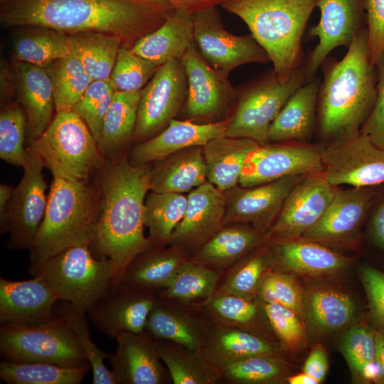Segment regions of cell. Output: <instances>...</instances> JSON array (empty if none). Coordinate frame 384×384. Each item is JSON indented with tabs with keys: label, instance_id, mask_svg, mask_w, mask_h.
Segmentation results:
<instances>
[{
	"label": "cell",
	"instance_id": "34",
	"mask_svg": "<svg viewBox=\"0 0 384 384\" xmlns=\"http://www.w3.org/2000/svg\"><path fill=\"white\" fill-rule=\"evenodd\" d=\"M152 170L150 191L183 193L206 183V166L202 146L181 150Z\"/></svg>",
	"mask_w": 384,
	"mask_h": 384
},
{
	"label": "cell",
	"instance_id": "17",
	"mask_svg": "<svg viewBox=\"0 0 384 384\" xmlns=\"http://www.w3.org/2000/svg\"><path fill=\"white\" fill-rule=\"evenodd\" d=\"M181 60L188 85L184 103L186 120L206 123L222 121L220 116L237 98L236 89L227 76L215 70L203 59L194 41Z\"/></svg>",
	"mask_w": 384,
	"mask_h": 384
},
{
	"label": "cell",
	"instance_id": "21",
	"mask_svg": "<svg viewBox=\"0 0 384 384\" xmlns=\"http://www.w3.org/2000/svg\"><path fill=\"white\" fill-rule=\"evenodd\" d=\"M184 216L174 231L169 245L189 254L197 250L223 226L225 213V193L210 182L193 189L187 196Z\"/></svg>",
	"mask_w": 384,
	"mask_h": 384
},
{
	"label": "cell",
	"instance_id": "14",
	"mask_svg": "<svg viewBox=\"0 0 384 384\" xmlns=\"http://www.w3.org/2000/svg\"><path fill=\"white\" fill-rule=\"evenodd\" d=\"M337 189L322 172L304 177L287 196L265 241L274 245L301 238L321 218Z\"/></svg>",
	"mask_w": 384,
	"mask_h": 384
},
{
	"label": "cell",
	"instance_id": "53",
	"mask_svg": "<svg viewBox=\"0 0 384 384\" xmlns=\"http://www.w3.org/2000/svg\"><path fill=\"white\" fill-rule=\"evenodd\" d=\"M263 308L270 328L284 346L294 349L304 343V329L295 311L275 303H263Z\"/></svg>",
	"mask_w": 384,
	"mask_h": 384
},
{
	"label": "cell",
	"instance_id": "28",
	"mask_svg": "<svg viewBox=\"0 0 384 384\" xmlns=\"http://www.w3.org/2000/svg\"><path fill=\"white\" fill-rule=\"evenodd\" d=\"M193 41V15L174 11L159 27L139 38L132 50L159 67L181 59Z\"/></svg>",
	"mask_w": 384,
	"mask_h": 384
},
{
	"label": "cell",
	"instance_id": "51",
	"mask_svg": "<svg viewBox=\"0 0 384 384\" xmlns=\"http://www.w3.org/2000/svg\"><path fill=\"white\" fill-rule=\"evenodd\" d=\"M117 91L110 79L93 80L71 110L86 123L97 142Z\"/></svg>",
	"mask_w": 384,
	"mask_h": 384
},
{
	"label": "cell",
	"instance_id": "35",
	"mask_svg": "<svg viewBox=\"0 0 384 384\" xmlns=\"http://www.w3.org/2000/svg\"><path fill=\"white\" fill-rule=\"evenodd\" d=\"M160 358L174 384L220 383L218 368L202 349L189 348L180 343L155 339Z\"/></svg>",
	"mask_w": 384,
	"mask_h": 384
},
{
	"label": "cell",
	"instance_id": "50",
	"mask_svg": "<svg viewBox=\"0 0 384 384\" xmlns=\"http://www.w3.org/2000/svg\"><path fill=\"white\" fill-rule=\"evenodd\" d=\"M158 68L159 66L122 44L110 79L117 91L138 92L146 86Z\"/></svg>",
	"mask_w": 384,
	"mask_h": 384
},
{
	"label": "cell",
	"instance_id": "48",
	"mask_svg": "<svg viewBox=\"0 0 384 384\" xmlns=\"http://www.w3.org/2000/svg\"><path fill=\"white\" fill-rule=\"evenodd\" d=\"M27 120L18 100L4 106L0 113V157L9 164L22 166L27 149Z\"/></svg>",
	"mask_w": 384,
	"mask_h": 384
},
{
	"label": "cell",
	"instance_id": "9",
	"mask_svg": "<svg viewBox=\"0 0 384 384\" xmlns=\"http://www.w3.org/2000/svg\"><path fill=\"white\" fill-rule=\"evenodd\" d=\"M306 82L302 65L284 82L272 70L236 89V107L225 136L267 144L271 124L291 95Z\"/></svg>",
	"mask_w": 384,
	"mask_h": 384
},
{
	"label": "cell",
	"instance_id": "25",
	"mask_svg": "<svg viewBox=\"0 0 384 384\" xmlns=\"http://www.w3.org/2000/svg\"><path fill=\"white\" fill-rule=\"evenodd\" d=\"M12 67L18 102L26 117L29 144L43 134L54 117L52 82L45 68L14 60Z\"/></svg>",
	"mask_w": 384,
	"mask_h": 384
},
{
	"label": "cell",
	"instance_id": "36",
	"mask_svg": "<svg viewBox=\"0 0 384 384\" xmlns=\"http://www.w3.org/2000/svg\"><path fill=\"white\" fill-rule=\"evenodd\" d=\"M142 90L117 91L103 120L97 144L105 159L121 154V150L132 140L135 129Z\"/></svg>",
	"mask_w": 384,
	"mask_h": 384
},
{
	"label": "cell",
	"instance_id": "40",
	"mask_svg": "<svg viewBox=\"0 0 384 384\" xmlns=\"http://www.w3.org/2000/svg\"><path fill=\"white\" fill-rule=\"evenodd\" d=\"M221 275L220 272L191 258L158 295L182 302H202L215 292Z\"/></svg>",
	"mask_w": 384,
	"mask_h": 384
},
{
	"label": "cell",
	"instance_id": "10",
	"mask_svg": "<svg viewBox=\"0 0 384 384\" xmlns=\"http://www.w3.org/2000/svg\"><path fill=\"white\" fill-rule=\"evenodd\" d=\"M23 174L14 188L4 216L0 219L1 233H9L11 250H30L43 220L48 202L47 184L40 157L27 147Z\"/></svg>",
	"mask_w": 384,
	"mask_h": 384
},
{
	"label": "cell",
	"instance_id": "3",
	"mask_svg": "<svg viewBox=\"0 0 384 384\" xmlns=\"http://www.w3.org/2000/svg\"><path fill=\"white\" fill-rule=\"evenodd\" d=\"M317 102V127L330 141L361 132L376 99L377 73L368 50L367 28L353 39L344 56L323 63Z\"/></svg>",
	"mask_w": 384,
	"mask_h": 384
},
{
	"label": "cell",
	"instance_id": "15",
	"mask_svg": "<svg viewBox=\"0 0 384 384\" xmlns=\"http://www.w3.org/2000/svg\"><path fill=\"white\" fill-rule=\"evenodd\" d=\"M260 145L247 156L239 184L262 185L291 176L322 172V148L302 142Z\"/></svg>",
	"mask_w": 384,
	"mask_h": 384
},
{
	"label": "cell",
	"instance_id": "29",
	"mask_svg": "<svg viewBox=\"0 0 384 384\" xmlns=\"http://www.w3.org/2000/svg\"><path fill=\"white\" fill-rule=\"evenodd\" d=\"M319 85L314 78L291 95L270 125V142H306L316 124Z\"/></svg>",
	"mask_w": 384,
	"mask_h": 384
},
{
	"label": "cell",
	"instance_id": "13",
	"mask_svg": "<svg viewBox=\"0 0 384 384\" xmlns=\"http://www.w3.org/2000/svg\"><path fill=\"white\" fill-rule=\"evenodd\" d=\"M322 174L332 186L371 187L384 182V149L360 132L322 148Z\"/></svg>",
	"mask_w": 384,
	"mask_h": 384
},
{
	"label": "cell",
	"instance_id": "37",
	"mask_svg": "<svg viewBox=\"0 0 384 384\" xmlns=\"http://www.w3.org/2000/svg\"><path fill=\"white\" fill-rule=\"evenodd\" d=\"M68 36L71 55L80 61L92 80L110 79L122 40L115 36L95 31Z\"/></svg>",
	"mask_w": 384,
	"mask_h": 384
},
{
	"label": "cell",
	"instance_id": "20",
	"mask_svg": "<svg viewBox=\"0 0 384 384\" xmlns=\"http://www.w3.org/2000/svg\"><path fill=\"white\" fill-rule=\"evenodd\" d=\"M109 358L116 384H166L172 382L156 340L145 330L122 333Z\"/></svg>",
	"mask_w": 384,
	"mask_h": 384
},
{
	"label": "cell",
	"instance_id": "38",
	"mask_svg": "<svg viewBox=\"0 0 384 384\" xmlns=\"http://www.w3.org/2000/svg\"><path fill=\"white\" fill-rule=\"evenodd\" d=\"M22 27L13 41L14 60L44 68L71 55L68 34L45 27Z\"/></svg>",
	"mask_w": 384,
	"mask_h": 384
},
{
	"label": "cell",
	"instance_id": "19",
	"mask_svg": "<svg viewBox=\"0 0 384 384\" xmlns=\"http://www.w3.org/2000/svg\"><path fill=\"white\" fill-rule=\"evenodd\" d=\"M306 176H287L252 187L236 186L225 191L223 226L249 223L259 232L266 233L289 193Z\"/></svg>",
	"mask_w": 384,
	"mask_h": 384
},
{
	"label": "cell",
	"instance_id": "2",
	"mask_svg": "<svg viewBox=\"0 0 384 384\" xmlns=\"http://www.w3.org/2000/svg\"><path fill=\"white\" fill-rule=\"evenodd\" d=\"M151 173L146 165L134 166L120 155L106 159L98 174L99 215L89 247L95 257L112 263L113 284L134 257L153 247L144 235V223Z\"/></svg>",
	"mask_w": 384,
	"mask_h": 384
},
{
	"label": "cell",
	"instance_id": "39",
	"mask_svg": "<svg viewBox=\"0 0 384 384\" xmlns=\"http://www.w3.org/2000/svg\"><path fill=\"white\" fill-rule=\"evenodd\" d=\"M188 198L181 193L151 191L145 200L144 226L152 247L169 245L186 213Z\"/></svg>",
	"mask_w": 384,
	"mask_h": 384
},
{
	"label": "cell",
	"instance_id": "41",
	"mask_svg": "<svg viewBox=\"0 0 384 384\" xmlns=\"http://www.w3.org/2000/svg\"><path fill=\"white\" fill-rule=\"evenodd\" d=\"M91 370L90 364L65 367L47 363H0V378L8 384H80Z\"/></svg>",
	"mask_w": 384,
	"mask_h": 384
},
{
	"label": "cell",
	"instance_id": "22",
	"mask_svg": "<svg viewBox=\"0 0 384 384\" xmlns=\"http://www.w3.org/2000/svg\"><path fill=\"white\" fill-rule=\"evenodd\" d=\"M158 297L153 291L117 288L97 302L88 318L104 334L115 338L122 333L145 330L149 313Z\"/></svg>",
	"mask_w": 384,
	"mask_h": 384
},
{
	"label": "cell",
	"instance_id": "4",
	"mask_svg": "<svg viewBox=\"0 0 384 384\" xmlns=\"http://www.w3.org/2000/svg\"><path fill=\"white\" fill-rule=\"evenodd\" d=\"M318 1L228 0L221 6L246 23L284 82L303 65L302 40Z\"/></svg>",
	"mask_w": 384,
	"mask_h": 384
},
{
	"label": "cell",
	"instance_id": "59",
	"mask_svg": "<svg viewBox=\"0 0 384 384\" xmlns=\"http://www.w3.org/2000/svg\"><path fill=\"white\" fill-rule=\"evenodd\" d=\"M16 92V78L12 67L9 68L8 65L3 62L1 65V102H7L14 92Z\"/></svg>",
	"mask_w": 384,
	"mask_h": 384
},
{
	"label": "cell",
	"instance_id": "23",
	"mask_svg": "<svg viewBox=\"0 0 384 384\" xmlns=\"http://www.w3.org/2000/svg\"><path fill=\"white\" fill-rule=\"evenodd\" d=\"M57 295L39 276L22 281L0 278V324L38 325L53 319Z\"/></svg>",
	"mask_w": 384,
	"mask_h": 384
},
{
	"label": "cell",
	"instance_id": "56",
	"mask_svg": "<svg viewBox=\"0 0 384 384\" xmlns=\"http://www.w3.org/2000/svg\"><path fill=\"white\" fill-rule=\"evenodd\" d=\"M360 277L372 315L376 321L384 326V272L365 265L360 270Z\"/></svg>",
	"mask_w": 384,
	"mask_h": 384
},
{
	"label": "cell",
	"instance_id": "54",
	"mask_svg": "<svg viewBox=\"0 0 384 384\" xmlns=\"http://www.w3.org/2000/svg\"><path fill=\"white\" fill-rule=\"evenodd\" d=\"M376 99L373 109L361 132L384 149V51L377 62Z\"/></svg>",
	"mask_w": 384,
	"mask_h": 384
},
{
	"label": "cell",
	"instance_id": "63",
	"mask_svg": "<svg viewBox=\"0 0 384 384\" xmlns=\"http://www.w3.org/2000/svg\"><path fill=\"white\" fill-rule=\"evenodd\" d=\"M290 384H318V382L307 373L303 372L287 378Z\"/></svg>",
	"mask_w": 384,
	"mask_h": 384
},
{
	"label": "cell",
	"instance_id": "12",
	"mask_svg": "<svg viewBox=\"0 0 384 384\" xmlns=\"http://www.w3.org/2000/svg\"><path fill=\"white\" fill-rule=\"evenodd\" d=\"M187 89L181 59L171 60L159 66L142 90L132 140L142 142L164 130L184 105Z\"/></svg>",
	"mask_w": 384,
	"mask_h": 384
},
{
	"label": "cell",
	"instance_id": "44",
	"mask_svg": "<svg viewBox=\"0 0 384 384\" xmlns=\"http://www.w3.org/2000/svg\"><path fill=\"white\" fill-rule=\"evenodd\" d=\"M341 348L351 368L365 380H383L376 360L375 331L363 324L353 326L345 334Z\"/></svg>",
	"mask_w": 384,
	"mask_h": 384
},
{
	"label": "cell",
	"instance_id": "6",
	"mask_svg": "<svg viewBox=\"0 0 384 384\" xmlns=\"http://www.w3.org/2000/svg\"><path fill=\"white\" fill-rule=\"evenodd\" d=\"M60 301L87 314L100 299L110 294L115 279L112 263L93 255L88 245L67 248L36 265L29 266Z\"/></svg>",
	"mask_w": 384,
	"mask_h": 384
},
{
	"label": "cell",
	"instance_id": "33",
	"mask_svg": "<svg viewBox=\"0 0 384 384\" xmlns=\"http://www.w3.org/2000/svg\"><path fill=\"white\" fill-rule=\"evenodd\" d=\"M217 368L257 355L275 356L276 347L262 336L215 324L202 348Z\"/></svg>",
	"mask_w": 384,
	"mask_h": 384
},
{
	"label": "cell",
	"instance_id": "27",
	"mask_svg": "<svg viewBox=\"0 0 384 384\" xmlns=\"http://www.w3.org/2000/svg\"><path fill=\"white\" fill-rule=\"evenodd\" d=\"M191 257L187 251L175 245L153 247L130 262L112 290L122 288L159 293Z\"/></svg>",
	"mask_w": 384,
	"mask_h": 384
},
{
	"label": "cell",
	"instance_id": "47",
	"mask_svg": "<svg viewBox=\"0 0 384 384\" xmlns=\"http://www.w3.org/2000/svg\"><path fill=\"white\" fill-rule=\"evenodd\" d=\"M218 368L221 383L229 384L272 383L284 372L280 360L270 355L249 356Z\"/></svg>",
	"mask_w": 384,
	"mask_h": 384
},
{
	"label": "cell",
	"instance_id": "5",
	"mask_svg": "<svg viewBox=\"0 0 384 384\" xmlns=\"http://www.w3.org/2000/svg\"><path fill=\"white\" fill-rule=\"evenodd\" d=\"M99 215L97 186L53 177L45 215L30 251V265L93 240Z\"/></svg>",
	"mask_w": 384,
	"mask_h": 384
},
{
	"label": "cell",
	"instance_id": "43",
	"mask_svg": "<svg viewBox=\"0 0 384 384\" xmlns=\"http://www.w3.org/2000/svg\"><path fill=\"white\" fill-rule=\"evenodd\" d=\"M255 297L215 292L202 304L215 324L254 333L252 327L260 315Z\"/></svg>",
	"mask_w": 384,
	"mask_h": 384
},
{
	"label": "cell",
	"instance_id": "46",
	"mask_svg": "<svg viewBox=\"0 0 384 384\" xmlns=\"http://www.w3.org/2000/svg\"><path fill=\"white\" fill-rule=\"evenodd\" d=\"M308 307L316 325L328 331L345 326L355 311L354 303L348 295L331 289H319L311 292Z\"/></svg>",
	"mask_w": 384,
	"mask_h": 384
},
{
	"label": "cell",
	"instance_id": "30",
	"mask_svg": "<svg viewBox=\"0 0 384 384\" xmlns=\"http://www.w3.org/2000/svg\"><path fill=\"white\" fill-rule=\"evenodd\" d=\"M260 144L249 138L222 136L202 146L208 182L222 192L239 183L245 162Z\"/></svg>",
	"mask_w": 384,
	"mask_h": 384
},
{
	"label": "cell",
	"instance_id": "60",
	"mask_svg": "<svg viewBox=\"0 0 384 384\" xmlns=\"http://www.w3.org/2000/svg\"><path fill=\"white\" fill-rule=\"evenodd\" d=\"M370 235L373 242L384 249V201L378 206L372 218Z\"/></svg>",
	"mask_w": 384,
	"mask_h": 384
},
{
	"label": "cell",
	"instance_id": "11",
	"mask_svg": "<svg viewBox=\"0 0 384 384\" xmlns=\"http://www.w3.org/2000/svg\"><path fill=\"white\" fill-rule=\"evenodd\" d=\"M194 43L203 59L225 76L235 68L251 63H268L265 50L250 35L236 36L223 26L217 7L193 14Z\"/></svg>",
	"mask_w": 384,
	"mask_h": 384
},
{
	"label": "cell",
	"instance_id": "58",
	"mask_svg": "<svg viewBox=\"0 0 384 384\" xmlns=\"http://www.w3.org/2000/svg\"><path fill=\"white\" fill-rule=\"evenodd\" d=\"M328 370V360L324 348L316 346L308 356L303 371L320 383L324 379Z\"/></svg>",
	"mask_w": 384,
	"mask_h": 384
},
{
	"label": "cell",
	"instance_id": "24",
	"mask_svg": "<svg viewBox=\"0 0 384 384\" xmlns=\"http://www.w3.org/2000/svg\"><path fill=\"white\" fill-rule=\"evenodd\" d=\"M230 120V117L217 122L196 123L173 119L160 133L137 143L128 160L134 166H144L188 148L203 146L213 139L225 136Z\"/></svg>",
	"mask_w": 384,
	"mask_h": 384
},
{
	"label": "cell",
	"instance_id": "32",
	"mask_svg": "<svg viewBox=\"0 0 384 384\" xmlns=\"http://www.w3.org/2000/svg\"><path fill=\"white\" fill-rule=\"evenodd\" d=\"M274 261L284 270L306 275L334 273L346 268L349 260L318 242L299 238L274 244Z\"/></svg>",
	"mask_w": 384,
	"mask_h": 384
},
{
	"label": "cell",
	"instance_id": "1",
	"mask_svg": "<svg viewBox=\"0 0 384 384\" xmlns=\"http://www.w3.org/2000/svg\"><path fill=\"white\" fill-rule=\"evenodd\" d=\"M170 13L142 0H0L4 26H39L67 34L101 32L131 48Z\"/></svg>",
	"mask_w": 384,
	"mask_h": 384
},
{
	"label": "cell",
	"instance_id": "8",
	"mask_svg": "<svg viewBox=\"0 0 384 384\" xmlns=\"http://www.w3.org/2000/svg\"><path fill=\"white\" fill-rule=\"evenodd\" d=\"M0 351L4 360L16 363L65 367L90 364L76 335L57 314L50 321L38 325L0 324Z\"/></svg>",
	"mask_w": 384,
	"mask_h": 384
},
{
	"label": "cell",
	"instance_id": "16",
	"mask_svg": "<svg viewBox=\"0 0 384 384\" xmlns=\"http://www.w3.org/2000/svg\"><path fill=\"white\" fill-rule=\"evenodd\" d=\"M320 19L309 30L318 43L303 63L306 82L314 79L330 53L339 46L348 48L366 22V0H319Z\"/></svg>",
	"mask_w": 384,
	"mask_h": 384
},
{
	"label": "cell",
	"instance_id": "26",
	"mask_svg": "<svg viewBox=\"0 0 384 384\" xmlns=\"http://www.w3.org/2000/svg\"><path fill=\"white\" fill-rule=\"evenodd\" d=\"M373 195L370 187L338 188L321 218L301 238L321 244L346 238L361 225Z\"/></svg>",
	"mask_w": 384,
	"mask_h": 384
},
{
	"label": "cell",
	"instance_id": "57",
	"mask_svg": "<svg viewBox=\"0 0 384 384\" xmlns=\"http://www.w3.org/2000/svg\"><path fill=\"white\" fill-rule=\"evenodd\" d=\"M169 12L181 11L194 14L201 11L221 6L228 0H142Z\"/></svg>",
	"mask_w": 384,
	"mask_h": 384
},
{
	"label": "cell",
	"instance_id": "7",
	"mask_svg": "<svg viewBox=\"0 0 384 384\" xmlns=\"http://www.w3.org/2000/svg\"><path fill=\"white\" fill-rule=\"evenodd\" d=\"M53 177L87 182L106 159L86 123L74 112H55L43 134L28 144Z\"/></svg>",
	"mask_w": 384,
	"mask_h": 384
},
{
	"label": "cell",
	"instance_id": "18",
	"mask_svg": "<svg viewBox=\"0 0 384 384\" xmlns=\"http://www.w3.org/2000/svg\"><path fill=\"white\" fill-rule=\"evenodd\" d=\"M215 325L202 302H182L158 295L145 331L154 339L202 349Z\"/></svg>",
	"mask_w": 384,
	"mask_h": 384
},
{
	"label": "cell",
	"instance_id": "42",
	"mask_svg": "<svg viewBox=\"0 0 384 384\" xmlns=\"http://www.w3.org/2000/svg\"><path fill=\"white\" fill-rule=\"evenodd\" d=\"M44 68L52 82L55 112L71 110L93 81L72 55L56 59Z\"/></svg>",
	"mask_w": 384,
	"mask_h": 384
},
{
	"label": "cell",
	"instance_id": "49",
	"mask_svg": "<svg viewBox=\"0 0 384 384\" xmlns=\"http://www.w3.org/2000/svg\"><path fill=\"white\" fill-rule=\"evenodd\" d=\"M272 257V254L261 251L230 267L228 272H224L227 274L215 292L245 297H257L260 284L269 272Z\"/></svg>",
	"mask_w": 384,
	"mask_h": 384
},
{
	"label": "cell",
	"instance_id": "61",
	"mask_svg": "<svg viewBox=\"0 0 384 384\" xmlns=\"http://www.w3.org/2000/svg\"><path fill=\"white\" fill-rule=\"evenodd\" d=\"M14 187L8 184L0 185V219H1L6 211L9 201L11 198Z\"/></svg>",
	"mask_w": 384,
	"mask_h": 384
},
{
	"label": "cell",
	"instance_id": "55",
	"mask_svg": "<svg viewBox=\"0 0 384 384\" xmlns=\"http://www.w3.org/2000/svg\"><path fill=\"white\" fill-rule=\"evenodd\" d=\"M368 50L375 67L384 51V0H366Z\"/></svg>",
	"mask_w": 384,
	"mask_h": 384
},
{
	"label": "cell",
	"instance_id": "62",
	"mask_svg": "<svg viewBox=\"0 0 384 384\" xmlns=\"http://www.w3.org/2000/svg\"><path fill=\"white\" fill-rule=\"evenodd\" d=\"M376 360L380 365L384 380V330L375 331Z\"/></svg>",
	"mask_w": 384,
	"mask_h": 384
},
{
	"label": "cell",
	"instance_id": "31",
	"mask_svg": "<svg viewBox=\"0 0 384 384\" xmlns=\"http://www.w3.org/2000/svg\"><path fill=\"white\" fill-rule=\"evenodd\" d=\"M234 223L223 226L191 257L221 274L243 256L265 241L255 228Z\"/></svg>",
	"mask_w": 384,
	"mask_h": 384
},
{
	"label": "cell",
	"instance_id": "45",
	"mask_svg": "<svg viewBox=\"0 0 384 384\" xmlns=\"http://www.w3.org/2000/svg\"><path fill=\"white\" fill-rule=\"evenodd\" d=\"M55 312L66 321L76 335L90 364L92 383L116 384L112 370L105 363V360L109 359L111 353L102 351L92 341L86 314L60 300L55 304Z\"/></svg>",
	"mask_w": 384,
	"mask_h": 384
},
{
	"label": "cell",
	"instance_id": "52",
	"mask_svg": "<svg viewBox=\"0 0 384 384\" xmlns=\"http://www.w3.org/2000/svg\"><path fill=\"white\" fill-rule=\"evenodd\" d=\"M257 296L263 303L281 304L293 310L299 316L303 313L302 291L291 274L269 271L260 284Z\"/></svg>",
	"mask_w": 384,
	"mask_h": 384
}]
</instances>
